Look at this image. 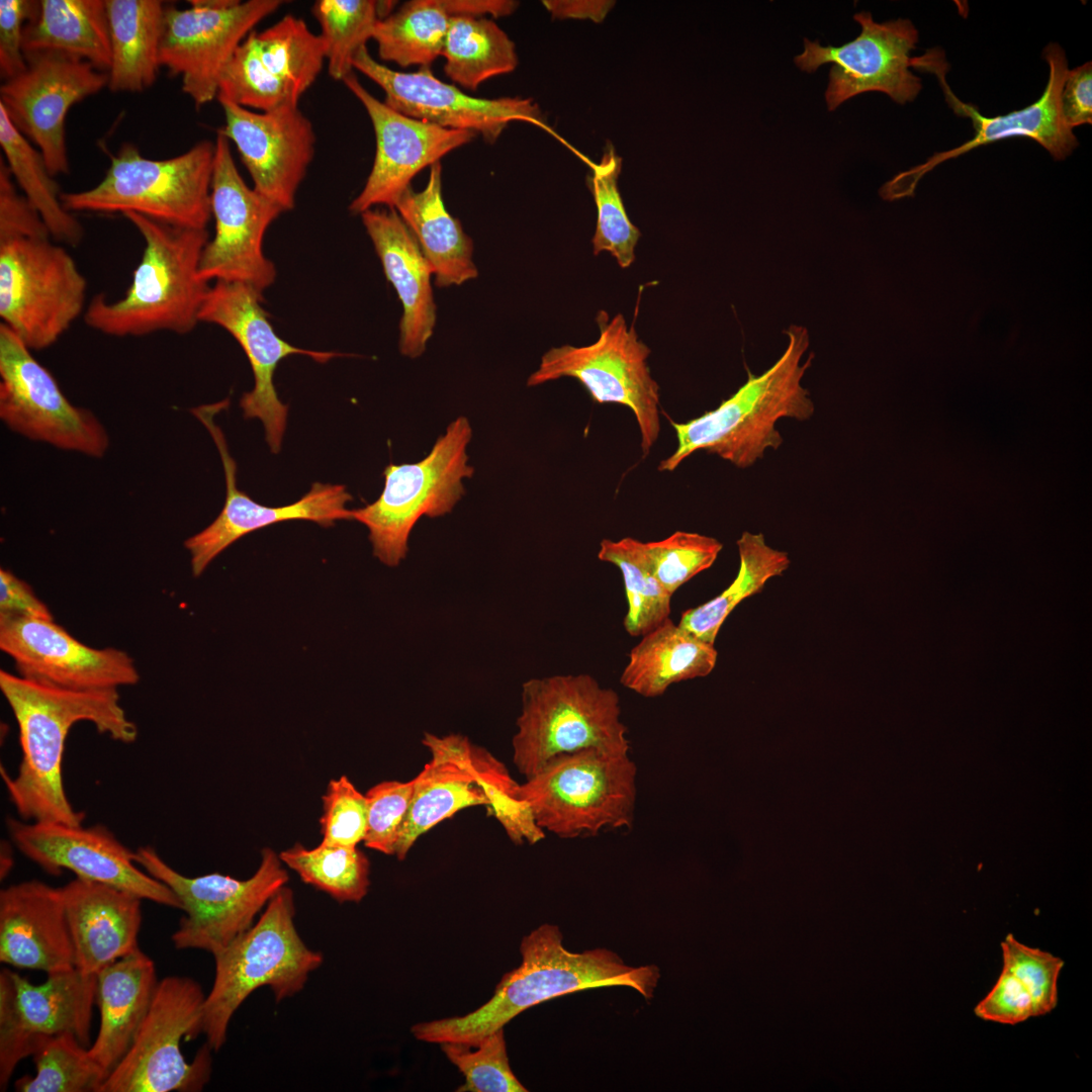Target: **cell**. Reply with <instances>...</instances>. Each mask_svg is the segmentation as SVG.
Returning <instances> with one entry per match:
<instances>
[{"mask_svg":"<svg viewBox=\"0 0 1092 1092\" xmlns=\"http://www.w3.org/2000/svg\"><path fill=\"white\" fill-rule=\"evenodd\" d=\"M0 690L18 725L22 754L13 778L1 766L10 802L24 821L81 825L86 814L73 808L63 782L66 739L74 724L88 721L99 733L132 743L138 727L117 689H63L2 669Z\"/></svg>","mask_w":1092,"mask_h":1092,"instance_id":"obj_1","label":"cell"},{"mask_svg":"<svg viewBox=\"0 0 1092 1092\" xmlns=\"http://www.w3.org/2000/svg\"><path fill=\"white\" fill-rule=\"evenodd\" d=\"M521 965L507 973L493 996L463 1015L417 1023L422 1041L475 1045L526 1009L568 993L605 986H626L651 999L660 974L656 966L632 967L614 951L596 948L572 952L562 944L556 925L543 924L523 937Z\"/></svg>","mask_w":1092,"mask_h":1092,"instance_id":"obj_2","label":"cell"},{"mask_svg":"<svg viewBox=\"0 0 1092 1092\" xmlns=\"http://www.w3.org/2000/svg\"><path fill=\"white\" fill-rule=\"evenodd\" d=\"M788 345L777 362L760 375L748 371L747 381L715 410L686 423L670 424L676 435L674 452L658 465L673 471L693 453L716 454L738 468H747L767 449H778L783 438L776 428L782 418L806 421L814 414L809 391L801 381L814 355L802 357L810 340L807 329L792 325L784 332Z\"/></svg>","mask_w":1092,"mask_h":1092,"instance_id":"obj_3","label":"cell"},{"mask_svg":"<svg viewBox=\"0 0 1092 1092\" xmlns=\"http://www.w3.org/2000/svg\"><path fill=\"white\" fill-rule=\"evenodd\" d=\"M123 216L145 242L142 259L122 297L92 298L84 311L85 324L119 338L191 332L209 288L199 276L207 230L172 226L133 212Z\"/></svg>","mask_w":1092,"mask_h":1092,"instance_id":"obj_4","label":"cell"},{"mask_svg":"<svg viewBox=\"0 0 1092 1092\" xmlns=\"http://www.w3.org/2000/svg\"><path fill=\"white\" fill-rule=\"evenodd\" d=\"M293 892L282 887L256 924L212 953L214 980L203 1005L206 1043L217 1052L236 1010L256 989L268 986L276 1001L301 991L323 954L306 946L294 924Z\"/></svg>","mask_w":1092,"mask_h":1092,"instance_id":"obj_5","label":"cell"},{"mask_svg":"<svg viewBox=\"0 0 1092 1092\" xmlns=\"http://www.w3.org/2000/svg\"><path fill=\"white\" fill-rule=\"evenodd\" d=\"M214 142L202 141L185 153L163 160L144 157L124 144L94 187L62 192L72 212H133L172 226L206 230L211 217L210 189Z\"/></svg>","mask_w":1092,"mask_h":1092,"instance_id":"obj_6","label":"cell"},{"mask_svg":"<svg viewBox=\"0 0 1092 1092\" xmlns=\"http://www.w3.org/2000/svg\"><path fill=\"white\" fill-rule=\"evenodd\" d=\"M513 737V762L526 779L551 759L586 748L629 753L616 691L581 674L531 678Z\"/></svg>","mask_w":1092,"mask_h":1092,"instance_id":"obj_7","label":"cell"},{"mask_svg":"<svg viewBox=\"0 0 1092 1092\" xmlns=\"http://www.w3.org/2000/svg\"><path fill=\"white\" fill-rule=\"evenodd\" d=\"M637 767L628 753L586 748L562 754L517 784L540 829L560 838L595 836L606 829L631 828Z\"/></svg>","mask_w":1092,"mask_h":1092,"instance_id":"obj_8","label":"cell"},{"mask_svg":"<svg viewBox=\"0 0 1092 1092\" xmlns=\"http://www.w3.org/2000/svg\"><path fill=\"white\" fill-rule=\"evenodd\" d=\"M471 437L467 418H457L425 458L387 465L379 497L352 511V520L367 527L373 555L383 564L397 566L404 559L410 535L421 518L445 516L460 500L463 480L474 472L466 453Z\"/></svg>","mask_w":1092,"mask_h":1092,"instance_id":"obj_9","label":"cell"},{"mask_svg":"<svg viewBox=\"0 0 1092 1092\" xmlns=\"http://www.w3.org/2000/svg\"><path fill=\"white\" fill-rule=\"evenodd\" d=\"M205 997L189 977L160 980L131 1046L98 1092L201 1091L210 1078L212 1050L205 1043L188 1063L181 1042L203 1033Z\"/></svg>","mask_w":1092,"mask_h":1092,"instance_id":"obj_10","label":"cell"},{"mask_svg":"<svg viewBox=\"0 0 1092 1092\" xmlns=\"http://www.w3.org/2000/svg\"><path fill=\"white\" fill-rule=\"evenodd\" d=\"M87 280L50 238L0 242V317L30 350L55 344L85 311Z\"/></svg>","mask_w":1092,"mask_h":1092,"instance_id":"obj_11","label":"cell"},{"mask_svg":"<svg viewBox=\"0 0 1092 1092\" xmlns=\"http://www.w3.org/2000/svg\"><path fill=\"white\" fill-rule=\"evenodd\" d=\"M600 335L585 346L562 345L548 350L527 380L537 386L562 377L581 383L598 403H617L635 416L643 456H647L660 432L659 386L648 366L650 349L628 327L623 314L597 317Z\"/></svg>","mask_w":1092,"mask_h":1092,"instance_id":"obj_12","label":"cell"},{"mask_svg":"<svg viewBox=\"0 0 1092 1092\" xmlns=\"http://www.w3.org/2000/svg\"><path fill=\"white\" fill-rule=\"evenodd\" d=\"M422 742L431 759L414 778L411 805L394 849L399 860L420 836L465 808L488 806L500 822L519 810L514 797L518 783L487 750L460 734L427 732Z\"/></svg>","mask_w":1092,"mask_h":1092,"instance_id":"obj_13","label":"cell"},{"mask_svg":"<svg viewBox=\"0 0 1092 1092\" xmlns=\"http://www.w3.org/2000/svg\"><path fill=\"white\" fill-rule=\"evenodd\" d=\"M134 861L166 884L182 904L185 916L172 934L177 949L214 953L224 947L253 926L256 915L289 881L283 862L271 848L262 850L260 866L248 880L218 873L186 877L149 845L134 850Z\"/></svg>","mask_w":1092,"mask_h":1092,"instance_id":"obj_14","label":"cell"},{"mask_svg":"<svg viewBox=\"0 0 1092 1092\" xmlns=\"http://www.w3.org/2000/svg\"><path fill=\"white\" fill-rule=\"evenodd\" d=\"M215 233L205 245L199 276L205 281L242 283L262 293L276 278L263 242L270 224L284 210L248 186L238 171L231 142L217 132L210 189Z\"/></svg>","mask_w":1092,"mask_h":1092,"instance_id":"obj_15","label":"cell"},{"mask_svg":"<svg viewBox=\"0 0 1092 1092\" xmlns=\"http://www.w3.org/2000/svg\"><path fill=\"white\" fill-rule=\"evenodd\" d=\"M1044 58L1050 67V75L1040 98L1020 110L994 117L982 115L973 105L963 102L954 95L945 78L948 65L940 50L931 49L920 57L912 58L911 67L937 77L947 104L958 115L972 120L976 133L965 144L936 153L925 163L896 175L881 187V197L893 201L913 196L920 179L939 164L977 147L1008 138L1032 139L1057 160H1063L1069 156L1078 146V141L1073 130L1064 123L1060 112V94L1069 70L1068 63L1063 49L1057 43H1051L1045 48Z\"/></svg>","mask_w":1092,"mask_h":1092,"instance_id":"obj_16","label":"cell"},{"mask_svg":"<svg viewBox=\"0 0 1092 1092\" xmlns=\"http://www.w3.org/2000/svg\"><path fill=\"white\" fill-rule=\"evenodd\" d=\"M190 8L166 5L160 64L180 76L196 108L217 98L223 69L242 41L281 0H191Z\"/></svg>","mask_w":1092,"mask_h":1092,"instance_id":"obj_17","label":"cell"},{"mask_svg":"<svg viewBox=\"0 0 1092 1092\" xmlns=\"http://www.w3.org/2000/svg\"><path fill=\"white\" fill-rule=\"evenodd\" d=\"M0 418L12 431L63 450L100 458L109 446L108 434L94 414L72 404L50 371L3 324Z\"/></svg>","mask_w":1092,"mask_h":1092,"instance_id":"obj_18","label":"cell"},{"mask_svg":"<svg viewBox=\"0 0 1092 1092\" xmlns=\"http://www.w3.org/2000/svg\"><path fill=\"white\" fill-rule=\"evenodd\" d=\"M325 62L321 35L301 18L285 15L242 41L223 69L217 96L258 111L298 106Z\"/></svg>","mask_w":1092,"mask_h":1092,"instance_id":"obj_19","label":"cell"},{"mask_svg":"<svg viewBox=\"0 0 1092 1092\" xmlns=\"http://www.w3.org/2000/svg\"><path fill=\"white\" fill-rule=\"evenodd\" d=\"M263 294L242 283L215 281L209 286L199 311V323L228 331L244 350L254 374V387L243 394L240 406L245 419H260L272 453L281 449L288 405L278 397L274 373L280 361L303 355L317 363L344 356L336 352L295 347L277 335L262 306Z\"/></svg>","mask_w":1092,"mask_h":1092,"instance_id":"obj_20","label":"cell"},{"mask_svg":"<svg viewBox=\"0 0 1092 1092\" xmlns=\"http://www.w3.org/2000/svg\"><path fill=\"white\" fill-rule=\"evenodd\" d=\"M853 18L861 27L855 39L840 47H823L805 38L804 51L795 57V64L811 73L833 63L825 93L829 110L870 91L883 92L900 104L913 101L921 90L920 79L910 71V53L918 41L913 23L901 18L878 23L866 11Z\"/></svg>","mask_w":1092,"mask_h":1092,"instance_id":"obj_21","label":"cell"},{"mask_svg":"<svg viewBox=\"0 0 1092 1092\" xmlns=\"http://www.w3.org/2000/svg\"><path fill=\"white\" fill-rule=\"evenodd\" d=\"M26 69L0 87V106L42 155L50 173L70 172L65 120L71 107L108 85V74L59 53L25 58Z\"/></svg>","mask_w":1092,"mask_h":1092,"instance_id":"obj_22","label":"cell"},{"mask_svg":"<svg viewBox=\"0 0 1092 1092\" xmlns=\"http://www.w3.org/2000/svg\"><path fill=\"white\" fill-rule=\"evenodd\" d=\"M6 826L17 849L51 875L69 870L76 878L110 885L182 910L176 894L142 871L134 861V851L101 824L84 827L8 818Z\"/></svg>","mask_w":1092,"mask_h":1092,"instance_id":"obj_23","label":"cell"},{"mask_svg":"<svg viewBox=\"0 0 1092 1092\" xmlns=\"http://www.w3.org/2000/svg\"><path fill=\"white\" fill-rule=\"evenodd\" d=\"M353 68L384 91V103L392 109L444 128L472 131L490 144L516 120L550 130L539 106L530 98L473 97L439 80L430 67L412 73L391 70L374 60L366 47L354 57Z\"/></svg>","mask_w":1092,"mask_h":1092,"instance_id":"obj_24","label":"cell"},{"mask_svg":"<svg viewBox=\"0 0 1092 1092\" xmlns=\"http://www.w3.org/2000/svg\"><path fill=\"white\" fill-rule=\"evenodd\" d=\"M228 405L226 398L191 411L207 429L217 447L226 486L224 505L216 519L184 542L190 553L194 576H199L230 545L261 528L292 520L311 521L324 527L333 526L336 521L352 520V511L346 508L352 495L343 484L314 482L301 498L282 507L260 505L238 489L237 464L230 454L222 431L214 422L215 416Z\"/></svg>","mask_w":1092,"mask_h":1092,"instance_id":"obj_25","label":"cell"},{"mask_svg":"<svg viewBox=\"0 0 1092 1092\" xmlns=\"http://www.w3.org/2000/svg\"><path fill=\"white\" fill-rule=\"evenodd\" d=\"M0 649L20 676L63 689H118L140 680L125 651L87 646L54 620L0 616Z\"/></svg>","mask_w":1092,"mask_h":1092,"instance_id":"obj_26","label":"cell"},{"mask_svg":"<svg viewBox=\"0 0 1092 1092\" xmlns=\"http://www.w3.org/2000/svg\"><path fill=\"white\" fill-rule=\"evenodd\" d=\"M343 82L364 106L376 140L370 174L349 205L355 214L376 206L393 208L418 173L476 136L469 130L444 128L392 109L367 91L354 73Z\"/></svg>","mask_w":1092,"mask_h":1092,"instance_id":"obj_27","label":"cell"},{"mask_svg":"<svg viewBox=\"0 0 1092 1092\" xmlns=\"http://www.w3.org/2000/svg\"><path fill=\"white\" fill-rule=\"evenodd\" d=\"M224 114L223 134L238 150L253 188L284 211L295 196L314 156L312 123L298 106L254 111L217 96Z\"/></svg>","mask_w":1092,"mask_h":1092,"instance_id":"obj_28","label":"cell"},{"mask_svg":"<svg viewBox=\"0 0 1092 1092\" xmlns=\"http://www.w3.org/2000/svg\"><path fill=\"white\" fill-rule=\"evenodd\" d=\"M0 962L47 975L75 968L60 888L30 880L1 890Z\"/></svg>","mask_w":1092,"mask_h":1092,"instance_id":"obj_29","label":"cell"},{"mask_svg":"<svg viewBox=\"0 0 1092 1092\" xmlns=\"http://www.w3.org/2000/svg\"><path fill=\"white\" fill-rule=\"evenodd\" d=\"M360 215L384 274L402 305L400 353L410 358L420 357L437 320L431 286L432 267L415 235L394 208H371Z\"/></svg>","mask_w":1092,"mask_h":1092,"instance_id":"obj_30","label":"cell"},{"mask_svg":"<svg viewBox=\"0 0 1092 1092\" xmlns=\"http://www.w3.org/2000/svg\"><path fill=\"white\" fill-rule=\"evenodd\" d=\"M75 953V968L97 975L132 952L142 925V898L103 883L76 878L60 887Z\"/></svg>","mask_w":1092,"mask_h":1092,"instance_id":"obj_31","label":"cell"},{"mask_svg":"<svg viewBox=\"0 0 1092 1092\" xmlns=\"http://www.w3.org/2000/svg\"><path fill=\"white\" fill-rule=\"evenodd\" d=\"M158 982L154 962L140 948L97 973L100 1022L88 1053L105 1080L131 1046Z\"/></svg>","mask_w":1092,"mask_h":1092,"instance_id":"obj_32","label":"cell"},{"mask_svg":"<svg viewBox=\"0 0 1092 1092\" xmlns=\"http://www.w3.org/2000/svg\"><path fill=\"white\" fill-rule=\"evenodd\" d=\"M393 208L415 235L438 287L461 285L477 277L473 242L444 203L440 162L430 167L425 188L408 187Z\"/></svg>","mask_w":1092,"mask_h":1092,"instance_id":"obj_33","label":"cell"},{"mask_svg":"<svg viewBox=\"0 0 1092 1092\" xmlns=\"http://www.w3.org/2000/svg\"><path fill=\"white\" fill-rule=\"evenodd\" d=\"M717 650L668 618L631 649L620 682L645 698L663 695L669 686L708 675Z\"/></svg>","mask_w":1092,"mask_h":1092,"instance_id":"obj_34","label":"cell"},{"mask_svg":"<svg viewBox=\"0 0 1092 1092\" xmlns=\"http://www.w3.org/2000/svg\"><path fill=\"white\" fill-rule=\"evenodd\" d=\"M24 57L59 53L108 72L111 46L105 1L41 0L24 28Z\"/></svg>","mask_w":1092,"mask_h":1092,"instance_id":"obj_35","label":"cell"},{"mask_svg":"<svg viewBox=\"0 0 1092 1092\" xmlns=\"http://www.w3.org/2000/svg\"><path fill=\"white\" fill-rule=\"evenodd\" d=\"M15 1003L26 1031L35 1039L71 1032L86 1048L90 1043L92 1009L96 1001L97 975L78 969L48 974L33 985L11 971Z\"/></svg>","mask_w":1092,"mask_h":1092,"instance_id":"obj_36","label":"cell"},{"mask_svg":"<svg viewBox=\"0 0 1092 1092\" xmlns=\"http://www.w3.org/2000/svg\"><path fill=\"white\" fill-rule=\"evenodd\" d=\"M111 65L107 88L142 92L157 79L166 4L159 0H105Z\"/></svg>","mask_w":1092,"mask_h":1092,"instance_id":"obj_37","label":"cell"},{"mask_svg":"<svg viewBox=\"0 0 1092 1092\" xmlns=\"http://www.w3.org/2000/svg\"><path fill=\"white\" fill-rule=\"evenodd\" d=\"M441 56L445 58V74L472 91L490 78L513 72L518 65L514 41L486 17H452Z\"/></svg>","mask_w":1092,"mask_h":1092,"instance_id":"obj_38","label":"cell"},{"mask_svg":"<svg viewBox=\"0 0 1092 1092\" xmlns=\"http://www.w3.org/2000/svg\"><path fill=\"white\" fill-rule=\"evenodd\" d=\"M0 145L15 183L41 215L52 238L69 246L79 245L84 237L83 226L64 207L62 192L40 152L12 124L2 106Z\"/></svg>","mask_w":1092,"mask_h":1092,"instance_id":"obj_39","label":"cell"},{"mask_svg":"<svg viewBox=\"0 0 1092 1092\" xmlns=\"http://www.w3.org/2000/svg\"><path fill=\"white\" fill-rule=\"evenodd\" d=\"M740 558L738 573L719 596L686 610L678 625L697 638L714 644L726 618L744 599L759 593L765 582L790 565L788 553L771 548L761 533L744 532L736 542Z\"/></svg>","mask_w":1092,"mask_h":1092,"instance_id":"obj_40","label":"cell"},{"mask_svg":"<svg viewBox=\"0 0 1092 1092\" xmlns=\"http://www.w3.org/2000/svg\"><path fill=\"white\" fill-rule=\"evenodd\" d=\"M452 17L446 0L407 1L377 21L372 39L383 61L430 67L442 55Z\"/></svg>","mask_w":1092,"mask_h":1092,"instance_id":"obj_41","label":"cell"},{"mask_svg":"<svg viewBox=\"0 0 1092 1092\" xmlns=\"http://www.w3.org/2000/svg\"><path fill=\"white\" fill-rule=\"evenodd\" d=\"M598 558L621 571L628 607L623 626L629 635L643 636L669 618L672 595L655 577L645 542L631 537L604 539Z\"/></svg>","mask_w":1092,"mask_h":1092,"instance_id":"obj_42","label":"cell"},{"mask_svg":"<svg viewBox=\"0 0 1092 1092\" xmlns=\"http://www.w3.org/2000/svg\"><path fill=\"white\" fill-rule=\"evenodd\" d=\"M393 1L317 0L312 14L321 25L330 76L339 81L353 73V59L372 38L377 21L391 13Z\"/></svg>","mask_w":1092,"mask_h":1092,"instance_id":"obj_43","label":"cell"},{"mask_svg":"<svg viewBox=\"0 0 1092 1092\" xmlns=\"http://www.w3.org/2000/svg\"><path fill=\"white\" fill-rule=\"evenodd\" d=\"M279 858L301 881L340 903L360 902L370 886V862L357 846L321 842L313 848L300 843L281 851Z\"/></svg>","mask_w":1092,"mask_h":1092,"instance_id":"obj_44","label":"cell"},{"mask_svg":"<svg viewBox=\"0 0 1092 1092\" xmlns=\"http://www.w3.org/2000/svg\"><path fill=\"white\" fill-rule=\"evenodd\" d=\"M587 162L590 174L586 183L597 205V226L592 240L594 254L609 252L622 268L635 260L640 231L629 219L618 189L622 159L608 144L600 163Z\"/></svg>","mask_w":1092,"mask_h":1092,"instance_id":"obj_45","label":"cell"},{"mask_svg":"<svg viewBox=\"0 0 1092 1092\" xmlns=\"http://www.w3.org/2000/svg\"><path fill=\"white\" fill-rule=\"evenodd\" d=\"M35 1076L14 1083L18 1092H98L105 1081L74 1033L44 1036L33 1054Z\"/></svg>","mask_w":1092,"mask_h":1092,"instance_id":"obj_46","label":"cell"},{"mask_svg":"<svg viewBox=\"0 0 1092 1092\" xmlns=\"http://www.w3.org/2000/svg\"><path fill=\"white\" fill-rule=\"evenodd\" d=\"M449 1061L463 1074L460 1092H526L514 1075L508 1058L504 1028L483 1036L472 1046L462 1042H442Z\"/></svg>","mask_w":1092,"mask_h":1092,"instance_id":"obj_47","label":"cell"},{"mask_svg":"<svg viewBox=\"0 0 1092 1092\" xmlns=\"http://www.w3.org/2000/svg\"><path fill=\"white\" fill-rule=\"evenodd\" d=\"M722 548L723 544L716 538L685 531H676L659 541L645 542L653 573L670 595L710 568Z\"/></svg>","mask_w":1092,"mask_h":1092,"instance_id":"obj_48","label":"cell"},{"mask_svg":"<svg viewBox=\"0 0 1092 1092\" xmlns=\"http://www.w3.org/2000/svg\"><path fill=\"white\" fill-rule=\"evenodd\" d=\"M1002 967L1027 990L1035 1017L1050 1014L1058 1005L1059 978L1065 962L1060 957L1019 941L1012 933L1000 943Z\"/></svg>","mask_w":1092,"mask_h":1092,"instance_id":"obj_49","label":"cell"},{"mask_svg":"<svg viewBox=\"0 0 1092 1092\" xmlns=\"http://www.w3.org/2000/svg\"><path fill=\"white\" fill-rule=\"evenodd\" d=\"M320 819L323 842L357 846L367 830L368 802L346 777L331 780L323 798Z\"/></svg>","mask_w":1092,"mask_h":1092,"instance_id":"obj_50","label":"cell"},{"mask_svg":"<svg viewBox=\"0 0 1092 1092\" xmlns=\"http://www.w3.org/2000/svg\"><path fill=\"white\" fill-rule=\"evenodd\" d=\"M415 780L384 781L366 792L367 830L363 840L368 848L394 854L400 828L407 814Z\"/></svg>","mask_w":1092,"mask_h":1092,"instance_id":"obj_51","label":"cell"},{"mask_svg":"<svg viewBox=\"0 0 1092 1092\" xmlns=\"http://www.w3.org/2000/svg\"><path fill=\"white\" fill-rule=\"evenodd\" d=\"M40 1040L31 1036L21 1023L15 1003V989L11 971L3 969L0 973L1 1091L6 1090L18 1063L28 1056H33Z\"/></svg>","mask_w":1092,"mask_h":1092,"instance_id":"obj_52","label":"cell"},{"mask_svg":"<svg viewBox=\"0 0 1092 1092\" xmlns=\"http://www.w3.org/2000/svg\"><path fill=\"white\" fill-rule=\"evenodd\" d=\"M41 215L20 193L4 160H0V242L18 238H51Z\"/></svg>","mask_w":1092,"mask_h":1092,"instance_id":"obj_53","label":"cell"},{"mask_svg":"<svg viewBox=\"0 0 1092 1092\" xmlns=\"http://www.w3.org/2000/svg\"><path fill=\"white\" fill-rule=\"evenodd\" d=\"M974 1013L982 1020L1006 1025L1035 1017L1029 993L1004 967L994 986L974 1007Z\"/></svg>","mask_w":1092,"mask_h":1092,"instance_id":"obj_54","label":"cell"},{"mask_svg":"<svg viewBox=\"0 0 1092 1092\" xmlns=\"http://www.w3.org/2000/svg\"><path fill=\"white\" fill-rule=\"evenodd\" d=\"M39 1H0V75L7 81L26 69L22 51L25 25L37 14Z\"/></svg>","mask_w":1092,"mask_h":1092,"instance_id":"obj_55","label":"cell"},{"mask_svg":"<svg viewBox=\"0 0 1092 1092\" xmlns=\"http://www.w3.org/2000/svg\"><path fill=\"white\" fill-rule=\"evenodd\" d=\"M1064 123L1073 128L1092 122V63L1068 70L1060 94Z\"/></svg>","mask_w":1092,"mask_h":1092,"instance_id":"obj_56","label":"cell"},{"mask_svg":"<svg viewBox=\"0 0 1092 1092\" xmlns=\"http://www.w3.org/2000/svg\"><path fill=\"white\" fill-rule=\"evenodd\" d=\"M0 616L54 620L31 586L4 568L0 569Z\"/></svg>","mask_w":1092,"mask_h":1092,"instance_id":"obj_57","label":"cell"},{"mask_svg":"<svg viewBox=\"0 0 1092 1092\" xmlns=\"http://www.w3.org/2000/svg\"><path fill=\"white\" fill-rule=\"evenodd\" d=\"M446 4L453 17H483L484 14L493 17L507 16L518 6V2L511 0H446Z\"/></svg>","mask_w":1092,"mask_h":1092,"instance_id":"obj_58","label":"cell"},{"mask_svg":"<svg viewBox=\"0 0 1092 1092\" xmlns=\"http://www.w3.org/2000/svg\"><path fill=\"white\" fill-rule=\"evenodd\" d=\"M606 2L603 6V2H585V1H543L544 6L549 12L556 18H568V17H592L589 11H594L604 17L612 4ZM593 18V17H592Z\"/></svg>","mask_w":1092,"mask_h":1092,"instance_id":"obj_59","label":"cell"}]
</instances>
